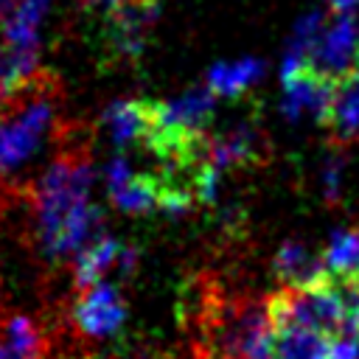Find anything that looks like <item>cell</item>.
Returning a JSON list of instances; mask_svg holds the SVG:
<instances>
[{"label":"cell","mask_w":359,"mask_h":359,"mask_svg":"<svg viewBox=\"0 0 359 359\" xmlns=\"http://www.w3.org/2000/svg\"><path fill=\"white\" fill-rule=\"evenodd\" d=\"M93 163L84 149H65L31 191V210L45 258L65 261L101 238L104 216L90 205Z\"/></svg>","instance_id":"6da1fadb"},{"label":"cell","mask_w":359,"mask_h":359,"mask_svg":"<svg viewBox=\"0 0 359 359\" xmlns=\"http://www.w3.org/2000/svg\"><path fill=\"white\" fill-rule=\"evenodd\" d=\"M56 84L39 73L0 109V177L20 171L45 143L56 118Z\"/></svg>","instance_id":"7a4b0ae2"},{"label":"cell","mask_w":359,"mask_h":359,"mask_svg":"<svg viewBox=\"0 0 359 359\" xmlns=\"http://www.w3.org/2000/svg\"><path fill=\"white\" fill-rule=\"evenodd\" d=\"M356 59H359V22L353 20L351 11H337V17L325 22L317 42L311 45L306 65L337 81L339 76L356 67Z\"/></svg>","instance_id":"3957f363"},{"label":"cell","mask_w":359,"mask_h":359,"mask_svg":"<svg viewBox=\"0 0 359 359\" xmlns=\"http://www.w3.org/2000/svg\"><path fill=\"white\" fill-rule=\"evenodd\" d=\"M157 0H129L121 8L107 14L104 45L112 59H137L146 48L149 28L157 20Z\"/></svg>","instance_id":"277c9868"},{"label":"cell","mask_w":359,"mask_h":359,"mask_svg":"<svg viewBox=\"0 0 359 359\" xmlns=\"http://www.w3.org/2000/svg\"><path fill=\"white\" fill-rule=\"evenodd\" d=\"M280 79H283V101H280L283 115L297 121L303 112H311L323 123L325 112H328L334 79H328L311 67L286 70V73H280Z\"/></svg>","instance_id":"5b68a950"},{"label":"cell","mask_w":359,"mask_h":359,"mask_svg":"<svg viewBox=\"0 0 359 359\" xmlns=\"http://www.w3.org/2000/svg\"><path fill=\"white\" fill-rule=\"evenodd\" d=\"M107 188L112 202L126 213L160 210V180L157 174L135 171L123 157H115L107 165Z\"/></svg>","instance_id":"8992f818"},{"label":"cell","mask_w":359,"mask_h":359,"mask_svg":"<svg viewBox=\"0 0 359 359\" xmlns=\"http://www.w3.org/2000/svg\"><path fill=\"white\" fill-rule=\"evenodd\" d=\"M73 320L87 337H112L126 320V303L115 286L98 283L81 292L73 306Z\"/></svg>","instance_id":"52a82bcc"},{"label":"cell","mask_w":359,"mask_h":359,"mask_svg":"<svg viewBox=\"0 0 359 359\" xmlns=\"http://www.w3.org/2000/svg\"><path fill=\"white\" fill-rule=\"evenodd\" d=\"M135 261H137V252L132 247H123L109 236H101L76 255V286L81 292L93 289L112 269L121 275H129L135 269Z\"/></svg>","instance_id":"ba28073f"},{"label":"cell","mask_w":359,"mask_h":359,"mask_svg":"<svg viewBox=\"0 0 359 359\" xmlns=\"http://www.w3.org/2000/svg\"><path fill=\"white\" fill-rule=\"evenodd\" d=\"M213 104L210 90H188L180 98L157 101V121L177 132L205 135V126L213 118Z\"/></svg>","instance_id":"9c48e42d"},{"label":"cell","mask_w":359,"mask_h":359,"mask_svg":"<svg viewBox=\"0 0 359 359\" xmlns=\"http://www.w3.org/2000/svg\"><path fill=\"white\" fill-rule=\"evenodd\" d=\"M104 123L112 143L118 146L143 143L154 126V101H143V98L115 101L112 107H107Z\"/></svg>","instance_id":"30bf717a"},{"label":"cell","mask_w":359,"mask_h":359,"mask_svg":"<svg viewBox=\"0 0 359 359\" xmlns=\"http://www.w3.org/2000/svg\"><path fill=\"white\" fill-rule=\"evenodd\" d=\"M272 266H275V275L289 283V289H311L331 280L323 255L309 252V247H303L300 241L280 244Z\"/></svg>","instance_id":"8fae6325"},{"label":"cell","mask_w":359,"mask_h":359,"mask_svg":"<svg viewBox=\"0 0 359 359\" xmlns=\"http://www.w3.org/2000/svg\"><path fill=\"white\" fill-rule=\"evenodd\" d=\"M323 126H328L339 140L359 135V67L334 81Z\"/></svg>","instance_id":"7c38bea8"},{"label":"cell","mask_w":359,"mask_h":359,"mask_svg":"<svg viewBox=\"0 0 359 359\" xmlns=\"http://www.w3.org/2000/svg\"><path fill=\"white\" fill-rule=\"evenodd\" d=\"M272 359H328L334 339L309 331L303 325H272Z\"/></svg>","instance_id":"4fadbf2b"},{"label":"cell","mask_w":359,"mask_h":359,"mask_svg":"<svg viewBox=\"0 0 359 359\" xmlns=\"http://www.w3.org/2000/svg\"><path fill=\"white\" fill-rule=\"evenodd\" d=\"M39 76L36 70V50H22V48H8L0 45V109L34 79Z\"/></svg>","instance_id":"5bb4252c"},{"label":"cell","mask_w":359,"mask_h":359,"mask_svg":"<svg viewBox=\"0 0 359 359\" xmlns=\"http://www.w3.org/2000/svg\"><path fill=\"white\" fill-rule=\"evenodd\" d=\"M325 269L331 280L339 283H359V230H334L325 252Z\"/></svg>","instance_id":"9a60e30c"},{"label":"cell","mask_w":359,"mask_h":359,"mask_svg":"<svg viewBox=\"0 0 359 359\" xmlns=\"http://www.w3.org/2000/svg\"><path fill=\"white\" fill-rule=\"evenodd\" d=\"M264 65L258 59H238V62H224L216 65L208 73V90L213 95H241L261 79Z\"/></svg>","instance_id":"2e32d148"},{"label":"cell","mask_w":359,"mask_h":359,"mask_svg":"<svg viewBox=\"0 0 359 359\" xmlns=\"http://www.w3.org/2000/svg\"><path fill=\"white\" fill-rule=\"evenodd\" d=\"M50 0H20L6 34H3V45L8 48H22V50H36V28L48 11Z\"/></svg>","instance_id":"e0dca14e"},{"label":"cell","mask_w":359,"mask_h":359,"mask_svg":"<svg viewBox=\"0 0 359 359\" xmlns=\"http://www.w3.org/2000/svg\"><path fill=\"white\" fill-rule=\"evenodd\" d=\"M258 135L247 126H238L216 140H210V163L222 171L227 165H238V163H247V160H255L258 157Z\"/></svg>","instance_id":"ac0fdd59"},{"label":"cell","mask_w":359,"mask_h":359,"mask_svg":"<svg viewBox=\"0 0 359 359\" xmlns=\"http://www.w3.org/2000/svg\"><path fill=\"white\" fill-rule=\"evenodd\" d=\"M3 345L8 348V353L14 359H42V351H45V342H42L39 328L25 314H14L6 323Z\"/></svg>","instance_id":"d6986e66"},{"label":"cell","mask_w":359,"mask_h":359,"mask_svg":"<svg viewBox=\"0 0 359 359\" xmlns=\"http://www.w3.org/2000/svg\"><path fill=\"white\" fill-rule=\"evenodd\" d=\"M323 182H325V194L328 199H334L339 194V185H342V157H328L325 160V168H323Z\"/></svg>","instance_id":"ffe728a7"},{"label":"cell","mask_w":359,"mask_h":359,"mask_svg":"<svg viewBox=\"0 0 359 359\" xmlns=\"http://www.w3.org/2000/svg\"><path fill=\"white\" fill-rule=\"evenodd\" d=\"M14 8H17L14 0H0V36L6 34V25H8L11 14H14Z\"/></svg>","instance_id":"44dd1931"},{"label":"cell","mask_w":359,"mask_h":359,"mask_svg":"<svg viewBox=\"0 0 359 359\" xmlns=\"http://www.w3.org/2000/svg\"><path fill=\"white\" fill-rule=\"evenodd\" d=\"M87 6H93V8H104L107 14L109 11H115V8H121L123 3H129V0H84Z\"/></svg>","instance_id":"7402d4cb"}]
</instances>
